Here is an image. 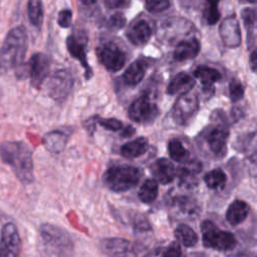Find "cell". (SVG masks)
<instances>
[{"label":"cell","mask_w":257,"mask_h":257,"mask_svg":"<svg viewBox=\"0 0 257 257\" xmlns=\"http://www.w3.org/2000/svg\"><path fill=\"white\" fill-rule=\"evenodd\" d=\"M159 114V108L148 95H142L135 99L128 108V116L138 123H151Z\"/></svg>","instance_id":"ba28073f"},{"label":"cell","mask_w":257,"mask_h":257,"mask_svg":"<svg viewBox=\"0 0 257 257\" xmlns=\"http://www.w3.org/2000/svg\"><path fill=\"white\" fill-rule=\"evenodd\" d=\"M39 237L44 257H70L73 244L70 236L61 228L43 224L39 229Z\"/></svg>","instance_id":"3957f363"},{"label":"cell","mask_w":257,"mask_h":257,"mask_svg":"<svg viewBox=\"0 0 257 257\" xmlns=\"http://www.w3.org/2000/svg\"><path fill=\"white\" fill-rule=\"evenodd\" d=\"M202 171V164L196 160L186 161L179 168L177 176L184 188H194L198 184V175Z\"/></svg>","instance_id":"2e32d148"},{"label":"cell","mask_w":257,"mask_h":257,"mask_svg":"<svg viewBox=\"0 0 257 257\" xmlns=\"http://www.w3.org/2000/svg\"><path fill=\"white\" fill-rule=\"evenodd\" d=\"M108 24L113 29H120L125 24V17L121 13H115L110 16Z\"/></svg>","instance_id":"74e56055"},{"label":"cell","mask_w":257,"mask_h":257,"mask_svg":"<svg viewBox=\"0 0 257 257\" xmlns=\"http://www.w3.org/2000/svg\"><path fill=\"white\" fill-rule=\"evenodd\" d=\"M67 50L72 57L77 59L85 69V77L92 75V70L86 60V39L81 35H70L66 40Z\"/></svg>","instance_id":"9a60e30c"},{"label":"cell","mask_w":257,"mask_h":257,"mask_svg":"<svg viewBox=\"0 0 257 257\" xmlns=\"http://www.w3.org/2000/svg\"><path fill=\"white\" fill-rule=\"evenodd\" d=\"M142 172L128 165H115L108 168L103 175L104 185L112 192L120 193L135 188L140 182Z\"/></svg>","instance_id":"5b68a950"},{"label":"cell","mask_w":257,"mask_h":257,"mask_svg":"<svg viewBox=\"0 0 257 257\" xmlns=\"http://www.w3.org/2000/svg\"><path fill=\"white\" fill-rule=\"evenodd\" d=\"M168 152L171 159L178 163H184L188 161L189 152L179 140H172L169 142Z\"/></svg>","instance_id":"4dcf8cb0"},{"label":"cell","mask_w":257,"mask_h":257,"mask_svg":"<svg viewBox=\"0 0 257 257\" xmlns=\"http://www.w3.org/2000/svg\"><path fill=\"white\" fill-rule=\"evenodd\" d=\"M49 58L44 53L38 52L32 55L29 61V74L31 85L39 88L49 72Z\"/></svg>","instance_id":"4fadbf2b"},{"label":"cell","mask_w":257,"mask_h":257,"mask_svg":"<svg viewBox=\"0 0 257 257\" xmlns=\"http://www.w3.org/2000/svg\"><path fill=\"white\" fill-rule=\"evenodd\" d=\"M0 157L9 165L16 177L23 184L33 181L32 152L23 142H5L0 146Z\"/></svg>","instance_id":"6da1fadb"},{"label":"cell","mask_w":257,"mask_h":257,"mask_svg":"<svg viewBox=\"0 0 257 257\" xmlns=\"http://www.w3.org/2000/svg\"><path fill=\"white\" fill-rule=\"evenodd\" d=\"M244 26L247 31V39L249 47L254 43L255 38V27H256V12L254 9L245 8L241 12Z\"/></svg>","instance_id":"f1b7e54d"},{"label":"cell","mask_w":257,"mask_h":257,"mask_svg":"<svg viewBox=\"0 0 257 257\" xmlns=\"http://www.w3.org/2000/svg\"><path fill=\"white\" fill-rule=\"evenodd\" d=\"M200 47H201L200 42L196 38H192L189 40H182L177 44L176 49L174 50V53H173L174 59L177 61L193 59L198 55L200 51Z\"/></svg>","instance_id":"ffe728a7"},{"label":"cell","mask_w":257,"mask_h":257,"mask_svg":"<svg viewBox=\"0 0 257 257\" xmlns=\"http://www.w3.org/2000/svg\"><path fill=\"white\" fill-rule=\"evenodd\" d=\"M174 234L177 241L185 247H193L198 242V235L190 226L186 224H179L176 227Z\"/></svg>","instance_id":"484cf974"},{"label":"cell","mask_w":257,"mask_h":257,"mask_svg":"<svg viewBox=\"0 0 257 257\" xmlns=\"http://www.w3.org/2000/svg\"><path fill=\"white\" fill-rule=\"evenodd\" d=\"M202 242L206 248L217 251H230L236 246V238L234 234L219 229L215 223L205 220L201 223Z\"/></svg>","instance_id":"8992f818"},{"label":"cell","mask_w":257,"mask_h":257,"mask_svg":"<svg viewBox=\"0 0 257 257\" xmlns=\"http://www.w3.org/2000/svg\"><path fill=\"white\" fill-rule=\"evenodd\" d=\"M229 94L232 101H239L244 95V87L238 79H232L229 84Z\"/></svg>","instance_id":"e575fe53"},{"label":"cell","mask_w":257,"mask_h":257,"mask_svg":"<svg viewBox=\"0 0 257 257\" xmlns=\"http://www.w3.org/2000/svg\"><path fill=\"white\" fill-rule=\"evenodd\" d=\"M98 59L110 71H117L125 63L124 52L114 43L106 42L97 48Z\"/></svg>","instance_id":"9c48e42d"},{"label":"cell","mask_w":257,"mask_h":257,"mask_svg":"<svg viewBox=\"0 0 257 257\" xmlns=\"http://www.w3.org/2000/svg\"><path fill=\"white\" fill-rule=\"evenodd\" d=\"M250 60H251V66H252V70L255 71L256 70V50L254 49L251 53L250 56Z\"/></svg>","instance_id":"b9f144b4"},{"label":"cell","mask_w":257,"mask_h":257,"mask_svg":"<svg viewBox=\"0 0 257 257\" xmlns=\"http://www.w3.org/2000/svg\"><path fill=\"white\" fill-rule=\"evenodd\" d=\"M159 186L155 179L146 180L139 190V198L145 204L154 202L158 196Z\"/></svg>","instance_id":"83f0119b"},{"label":"cell","mask_w":257,"mask_h":257,"mask_svg":"<svg viewBox=\"0 0 257 257\" xmlns=\"http://www.w3.org/2000/svg\"><path fill=\"white\" fill-rule=\"evenodd\" d=\"M152 173L155 180L162 185L172 183L176 177V169L168 159L157 160L152 166Z\"/></svg>","instance_id":"e0dca14e"},{"label":"cell","mask_w":257,"mask_h":257,"mask_svg":"<svg viewBox=\"0 0 257 257\" xmlns=\"http://www.w3.org/2000/svg\"><path fill=\"white\" fill-rule=\"evenodd\" d=\"M220 0H206V7L203 11L204 20L208 25L216 24L220 19V12L218 8Z\"/></svg>","instance_id":"1f68e13d"},{"label":"cell","mask_w":257,"mask_h":257,"mask_svg":"<svg viewBox=\"0 0 257 257\" xmlns=\"http://www.w3.org/2000/svg\"><path fill=\"white\" fill-rule=\"evenodd\" d=\"M135 134V128L133 127V126H131V125H128V126H126L125 128H124V131L122 132V134H121V136L122 137H131V136H133Z\"/></svg>","instance_id":"60d3db41"},{"label":"cell","mask_w":257,"mask_h":257,"mask_svg":"<svg viewBox=\"0 0 257 257\" xmlns=\"http://www.w3.org/2000/svg\"><path fill=\"white\" fill-rule=\"evenodd\" d=\"M189 257H204L202 254H200V253H195V254H192L191 256H189Z\"/></svg>","instance_id":"ee69618b"},{"label":"cell","mask_w":257,"mask_h":257,"mask_svg":"<svg viewBox=\"0 0 257 257\" xmlns=\"http://www.w3.org/2000/svg\"><path fill=\"white\" fill-rule=\"evenodd\" d=\"M192 25L189 21L182 18H171L164 21L158 30L159 39H166L167 41H174L181 36H185Z\"/></svg>","instance_id":"7c38bea8"},{"label":"cell","mask_w":257,"mask_h":257,"mask_svg":"<svg viewBox=\"0 0 257 257\" xmlns=\"http://www.w3.org/2000/svg\"><path fill=\"white\" fill-rule=\"evenodd\" d=\"M199 109L198 96L189 91L181 94L172 109V117L174 121L180 125L188 124L195 116Z\"/></svg>","instance_id":"52a82bcc"},{"label":"cell","mask_w":257,"mask_h":257,"mask_svg":"<svg viewBox=\"0 0 257 257\" xmlns=\"http://www.w3.org/2000/svg\"><path fill=\"white\" fill-rule=\"evenodd\" d=\"M146 9L151 13H161L168 9L170 0H144Z\"/></svg>","instance_id":"836d02e7"},{"label":"cell","mask_w":257,"mask_h":257,"mask_svg":"<svg viewBox=\"0 0 257 257\" xmlns=\"http://www.w3.org/2000/svg\"><path fill=\"white\" fill-rule=\"evenodd\" d=\"M194 76L198 78L205 91H209L213 88V84L221 79V73L212 67L209 66H199L194 71Z\"/></svg>","instance_id":"603a6c76"},{"label":"cell","mask_w":257,"mask_h":257,"mask_svg":"<svg viewBox=\"0 0 257 257\" xmlns=\"http://www.w3.org/2000/svg\"><path fill=\"white\" fill-rule=\"evenodd\" d=\"M194 85L195 80L191 75L185 72H180L177 75H175L173 79L170 81L167 87V92L171 95H181L191 91Z\"/></svg>","instance_id":"44dd1931"},{"label":"cell","mask_w":257,"mask_h":257,"mask_svg":"<svg viewBox=\"0 0 257 257\" xmlns=\"http://www.w3.org/2000/svg\"><path fill=\"white\" fill-rule=\"evenodd\" d=\"M146 73V63L143 60H136L126 68L122 74L123 82L128 86L139 84Z\"/></svg>","instance_id":"d4e9b609"},{"label":"cell","mask_w":257,"mask_h":257,"mask_svg":"<svg viewBox=\"0 0 257 257\" xmlns=\"http://www.w3.org/2000/svg\"><path fill=\"white\" fill-rule=\"evenodd\" d=\"M250 207L242 200H234L228 207L226 219L232 226L241 224L249 215Z\"/></svg>","instance_id":"7402d4cb"},{"label":"cell","mask_w":257,"mask_h":257,"mask_svg":"<svg viewBox=\"0 0 257 257\" xmlns=\"http://www.w3.org/2000/svg\"><path fill=\"white\" fill-rule=\"evenodd\" d=\"M97 122L103 128H105L107 131H111V132H117L122 127V122L113 117H109V118L97 117Z\"/></svg>","instance_id":"d590c367"},{"label":"cell","mask_w":257,"mask_h":257,"mask_svg":"<svg viewBox=\"0 0 257 257\" xmlns=\"http://www.w3.org/2000/svg\"><path fill=\"white\" fill-rule=\"evenodd\" d=\"M20 236L17 227L11 223H6L1 231L0 257H17L20 251Z\"/></svg>","instance_id":"8fae6325"},{"label":"cell","mask_w":257,"mask_h":257,"mask_svg":"<svg viewBox=\"0 0 257 257\" xmlns=\"http://www.w3.org/2000/svg\"><path fill=\"white\" fill-rule=\"evenodd\" d=\"M28 18L35 27H40L43 21V9L41 0H29L27 4Z\"/></svg>","instance_id":"f546056e"},{"label":"cell","mask_w":257,"mask_h":257,"mask_svg":"<svg viewBox=\"0 0 257 257\" xmlns=\"http://www.w3.org/2000/svg\"><path fill=\"white\" fill-rule=\"evenodd\" d=\"M246 1H248L250 3H255V0H246Z\"/></svg>","instance_id":"f6af8a7d"},{"label":"cell","mask_w":257,"mask_h":257,"mask_svg":"<svg viewBox=\"0 0 257 257\" xmlns=\"http://www.w3.org/2000/svg\"><path fill=\"white\" fill-rule=\"evenodd\" d=\"M65 140L66 139L63 134L59 132H52L45 136L43 143L47 150L52 152H58L64 147Z\"/></svg>","instance_id":"d6a6232c"},{"label":"cell","mask_w":257,"mask_h":257,"mask_svg":"<svg viewBox=\"0 0 257 257\" xmlns=\"http://www.w3.org/2000/svg\"><path fill=\"white\" fill-rule=\"evenodd\" d=\"M211 118L213 123L204 128L201 133V140L212 156L222 158L227 151V141L229 137L228 125L223 111L220 109L215 110Z\"/></svg>","instance_id":"277c9868"},{"label":"cell","mask_w":257,"mask_h":257,"mask_svg":"<svg viewBox=\"0 0 257 257\" xmlns=\"http://www.w3.org/2000/svg\"><path fill=\"white\" fill-rule=\"evenodd\" d=\"M206 186L211 190H221L225 187L227 177L223 170L214 169L204 175L203 178Z\"/></svg>","instance_id":"4316f807"},{"label":"cell","mask_w":257,"mask_h":257,"mask_svg":"<svg viewBox=\"0 0 257 257\" xmlns=\"http://www.w3.org/2000/svg\"><path fill=\"white\" fill-rule=\"evenodd\" d=\"M27 50V33L23 26L11 29L0 47V76L20 65Z\"/></svg>","instance_id":"7a4b0ae2"},{"label":"cell","mask_w":257,"mask_h":257,"mask_svg":"<svg viewBox=\"0 0 257 257\" xmlns=\"http://www.w3.org/2000/svg\"><path fill=\"white\" fill-rule=\"evenodd\" d=\"M181 256H182V250L178 242H173L171 245H169L162 255V257H181Z\"/></svg>","instance_id":"f35d334b"},{"label":"cell","mask_w":257,"mask_h":257,"mask_svg":"<svg viewBox=\"0 0 257 257\" xmlns=\"http://www.w3.org/2000/svg\"><path fill=\"white\" fill-rule=\"evenodd\" d=\"M148 139L140 137L132 142H127L120 147V154L127 159L139 158L144 155L148 150Z\"/></svg>","instance_id":"cb8c5ba5"},{"label":"cell","mask_w":257,"mask_h":257,"mask_svg":"<svg viewBox=\"0 0 257 257\" xmlns=\"http://www.w3.org/2000/svg\"><path fill=\"white\" fill-rule=\"evenodd\" d=\"M131 0H104V4L107 8L117 9V8H125L130 5Z\"/></svg>","instance_id":"ab89813d"},{"label":"cell","mask_w":257,"mask_h":257,"mask_svg":"<svg viewBox=\"0 0 257 257\" xmlns=\"http://www.w3.org/2000/svg\"><path fill=\"white\" fill-rule=\"evenodd\" d=\"M71 19H72V13L70 10L68 9H64L61 10L58 13V18H57V22L59 24V26L63 27V28H67L70 26L71 24Z\"/></svg>","instance_id":"8d00e7d4"},{"label":"cell","mask_w":257,"mask_h":257,"mask_svg":"<svg viewBox=\"0 0 257 257\" xmlns=\"http://www.w3.org/2000/svg\"><path fill=\"white\" fill-rule=\"evenodd\" d=\"M100 249L109 257H124L130 249V242L122 238H105L99 243Z\"/></svg>","instance_id":"ac0fdd59"},{"label":"cell","mask_w":257,"mask_h":257,"mask_svg":"<svg viewBox=\"0 0 257 257\" xmlns=\"http://www.w3.org/2000/svg\"><path fill=\"white\" fill-rule=\"evenodd\" d=\"M126 36L128 40L137 46L146 44L152 36V28L145 20H139L128 29Z\"/></svg>","instance_id":"d6986e66"},{"label":"cell","mask_w":257,"mask_h":257,"mask_svg":"<svg viewBox=\"0 0 257 257\" xmlns=\"http://www.w3.org/2000/svg\"><path fill=\"white\" fill-rule=\"evenodd\" d=\"M219 34L223 43L231 48L238 47L241 43L239 21L235 15L226 17L219 27Z\"/></svg>","instance_id":"5bb4252c"},{"label":"cell","mask_w":257,"mask_h":257,"mask_svg":"<svg viewBox=\"0 0 257 257\" xmlns=\"http://www.w3.org/2000/svg\"><path fill=\"white\" fill-rule=\"evenodd\" d=\"M73 86V79L68 70L61 69L55 72L48 83L49 95L57 100H64L70 93Z\"/></svg>","instance_id":"30bf717a"},{"label":"cell","mask_w":257,"mask_h":257,"mask_svg":"<svg viewBox=\"0 0 257 257\" xmlns=\"http://www.w3.org/2000/svg\"><path fill=\"white\" fill-rule=\"evenodd\" d=\"M83 4H85V5H91V4H93V3H95L97 0H80Z\"/></svg>","instance_id":"7bdbcfd3"}]
</instances>
